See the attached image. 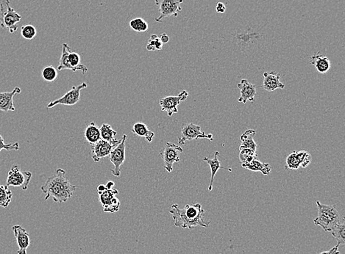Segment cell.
Wrapping results in <instances>:
<instances>
[{"label":"cell","instance_id":"cell-1","mask_svg":"<svg viewBox=\"0 0 345 254\" xmlns=\"http://www.w3.org/2000/svg\"><path fill=\"white\" fill-rule=\"evenodd\" d=\"M77 186L72 185L66 176V172L59 168L48 178L41 190L45 194V200L52 198L56 203H66L72 196Z\"/></svg>","mask_w":345,"mask_h":254},{"label":"cell","instance_id":"cell-2","mask_svg":"<svg viewBox=\"0 0 345 254\" xmlns=\"http://www.w3.org/2000/svg\"><path fill=\"white\" fill-rule=\"evenodd\" d=\"M176 227L182 228H192L197 226L208 228L210 222L204 221L203 216L205 210L202 208L200 204H186L183 208H179L178 204H173L169 210Z\"/></svg>","mask_w":345,"mask_h":254},{"label":"cell","instance_id":"cell-3","mask_svg":"<svg viewBox=\"0 0 345 254\" xmlns=\"http://www.w3.org/2000/svg\"><path fill=\"white\" fill-rule=\"evenodd\" d=\"M318 216L314 219L315 225L319 226L324 232H330L334 226L341 222L340 214L335 205H326L316 202Z\"/></svg>","mask_w":345,"mask_h":254},{"label":"cell","instance_id":"cell-4","mask_svg":"<svg viewBox=\"0 0 345 254\" xmlns=\"http://www.w3.org/2000/svg\"><path fill=\"white\" fill-rule=\"evenodd\" d=\"M58 70H71L76 72L80 70L84 74L87 73L88 68L85 65L81 64V58L78 53L72 50L70 46L67 44H63L62 54L60 58Z\"/></svg>","mask_w":345,"mask_h":254},{"label":"cell","instance_id":"cell-5","mask_svg":"<svg viewBox=\"0 0 345 254\" xmlns=\"http://www.w3.org/2000/svg\"><path fill=\"white\" fill-rule=\"evenodd\" d=\"M9 0H3L0 3V26L3 29H8L11 34L17 30V24L22 20L20 16L12 6Z\"/></svg>","mask_w":345,"mask_h":254},{"label":"cell","instance_id":"cell-6","mask_svg":"<svg viewBox=\"0 0 345 254\" xmlns=\"http://www.w3.org/2000/svg\"><path fill=\"white\" fill-rule=\"evenodd\" d=\"M33 174L30 172H23L20 166L14 164L8 174L7 186L20 188L23 190L28 189Z\"/></svg>","mask_w":345,"mask_h":254},{"label":"cell","instance_id":"cell-7","mask_svg":"<svg viewBox=\"0 0 345 254\" xmlns=\"http://www.w3.org/2000/svg\"><path fill=\"white\" fill-rule=\"evenodd\" d=\"M183 0H155V4L158 7L159 16L155 18L157 22H162L167 17H177L181 12V4Z\"/></svg>","mask_w":345,"mask_h":254},{"label":"cell","instance_id":"cell-8","mask_svg":"<svg viewBox=\"0 0 345 254\" xmlns=\"http://www.w3.org/2000/svg\"><path fill=\"white\" fill-rule=\"evenodd\" d=\"M183 152V148L180 146L167 142L164 150L160 152L159 156L164 160V168L168 173H171L173 170V166L175 162H180V154Z\"/></svg>","mask_w":345,"mask_h":254},{"label":"cell","instance_id":"cell-9","mask_svg":"<svg viewBox=\"0 0 345 254\" xmlns=\"http://www.w3.org/2000/svg\"><path fill=\"white\" fill-rule=\"evenodd\" d=\"M127 138H128V136L124 134L122 139L120 140V142L113 148L108 156L110 161L114 166V169L111 170V174L116 177L120 176L121 169H122L121 168L125 161V148H126L125 142Z\"/></svg>","mask_w":345,"mask_h":254},{"label":"cell","instance_id":"cell-10","mask_svg":"<svg viewBox=\"0 0 345 254\" xmlns=\"http://www.w3.org/2000/svg\"><path fill=\"white\" fill-rule=\"evenodd\" d=\"M208 139L213 141V134H206L201 131V126L194 124H186L181 128V136L178 138V144L184 145L186 141L193 140Z\"/></svg>","mask_w":345,"mask_h":254},{"label":"cell","instance_id":"cell-11","mask_svg":"<svg viewBox=\"0 0 345 254\" xmlns=\"http://www.w3.org/2000/svg\"><path fill=\"white\" fill-rule=\"evenodd\" d=\"M87 86L86 82H83L79 86H73L71 90L66 92L62 97L54 100V101L50 102L47 106V108L51 109V108L59 104L67 105V106H72V105L76 104L77 103L79 102L80 100H81V90L86 88Z\"/></svg>","mask_w":345,"mask_h":254},{"label":"cell","instance_id":"cell-12","mask_svg":"<svg viewBox=\"0 0 345 254\" xmlns=\"http://www.w3.org/2000/svg\"><path fill=\"white\" fill-rule=\"evenodd\" d=\"M188 96H189V92L186 90H183L178 96H169L161 98L159 100L161 111L167 112L169 117H171L174 114H178L179 105L182 102L186 100Z\"/></svg>","mask_w":345,"mask_h":254},{"label":"cell","instance_id":"cell-13","mask_svg":"<svg viewBox=\"0 0 345 254\" xmlns=\"http://www.w3.org/2000/svg\"><path fill=\"white\" fill-rule=\"evenodd\" d=\"M100 200L105 212L114 213L118 212L120 206V200L117 196L119 194L118 190L106 189L103 192H98Z\"/></svg>","mask_w":345,"mask_h":254},{"label":"cell","instance_id":"cell-14","mask_svg":"<svg viewBox=\"0 0 345 254\" xmlns=\"http://www.w3.org/2000/svg\"><path fill=\"white\" fill-rule=\"evenodd\" d=\"M14 236L18 244L19 249L17 254H27V250L31 244L30 234L27 232L24 227L20 225H14L12 227Z\"/></svg>","mask_w":345,"mask_h":254},{"label":"cell","instance_id":"cell-15","mask_svg":"<svg viewBox=\"0 0 345 254\" xmlns=\"http://www.w3.org/2000/svg\"><path fill=\"white\" fill-rule=\"evenodd\" d=\"M117 145L107 142L101 139L98 142L92 145V156L95 162H99L103 158H107L111 150Z\"/></svg>","mask_w":345,"mask_h":254},{"label":"cell","instance_id":"cell-16","mask_svg":"<svg viewBox=\"0 0 345 254\" xmlns=\"http://www.w3.org/2000/svg\"><path fill=\"white\" fill-rule=\"evenodd\" d=\"M238 88L240 90V97L238 102L242 104H246L247 102H254L256 96V86L249 82L247 80H241L238 84Z\"/></svg>","mask_w":345,"mask_h":254},{"label":"cell","instance_id":"cell-17","mask_svg":"<svg viewBox=\"0 0 345 254\" xmlns=\"http://www.w3.org/2000/svg\"><path fill=\"white\" fill-rule=\"evenodd\" d=\"M262 88L268 92H273L277 89H284L285 86L280 82V74L275 72H265Z\"/></svg>","mask_w":345,"mask_h":254},{"label":"cell","instance_id":"cell-18","mask_svg":"<svg viewBox=\"0 0 345 254\" xmlns=\"http://www.w3.org/2000/svg\"><path fill=\"white\" fill-rule=\"evenodd\" d=\"M21 92L20 88L16 87L12 92H0V111L6 112L15 111L14 97L16 94H20Z\"/></svg>","mask_w":345,"mask_h":254},{"label":"cell","instance_id":"cell-19","mask_svg":"<svg viewBox=\"0 0 345 254\" xmlns=\"http://www.w3.org/2000/svg\"><path fill=\"white\" fill-rule=\"evenodd\" d=\"M310 62L311 65L314 66L317 72L321 74L327 73L330 70V66H331L330 60L319 53H315L313 56H312L310 57Z\"/></svg>","mask_w":345,"mask_h":254},{"label":"cell","instance_id":"cell-20","mask_svg":"<svg viewBox=\"0 0 345 254\" xmlns=\"http://www.w3.org/2000/svg\"><path fill=\"white\" fill-rule=\"evenodd\" d=\"M219 156V152H216L214 154V158L213 159H209L208 158H204L203 161L205 162L208 163V166H210V168H211V182H210L209 186H208V190L211 192L213 189V184H214V180L215 176H216V173H217L218 170L219 169H225V170H229V172H232V169L222 167V164H221L220 161L218 160V156Z\"/></svg>","mask_w":345,"mask_h":254},{"label":"cell","instance_id":"cell-21","mask_svg":"<svg viewBox=\"0 0 345 254\" xmlns=\"http://www.w3.org/2000/svg\"><path fill=\"white\" fill-rule=\"evenodd\" d=\"M255 134H256V132L253 130H248L244 132L241 136V144L240 145L239 150L240 148H247V150L256 152L258 146L254 140Z\"/></svg>","mask_w":345,"mask_h":254},{"label":"cell","instance_id":"cell-22","mask_svg":"<svg viewBox=\"0 0 345 254\" xmlns=\"http://www.w3.org/2000/svg\"><path fill=\"white\" fill-rule=\"evenodd\" d=\"M84 137L91 145L98 142L101 140L100 127L97 126L95 122H91L85 130Z\"/></svg>","mask_w":345,"mask_h":254},{"label":"cell","instance_id":"cell-23","mask_svg":"<svg viewBox=\"0 0 345 254\" xmlns=\"http://www.w3.org/2000/svg\"><path fill=\"white\" fill-rule=\"evenodd\" d=\"M132 132L139 137L144 138L148 142H151L155 137V133L149 130L148 126L144 123H136L132 128Z\"/></svg>","mask_w":345,"mask_h":254},{"label":"cell","instance_id":"cell-24","mask_svg":"<svg viewBox=\"0 0 345 254\" xmlns=\"http://www.w3.org/2000/svg\"><path fill=\"white\" fill-rule=\"evenodd\" d=\"M242 166L244 168L248 169L251 172H261L263 175H269L272 168L268 163L262 162L258 159L253 160L248 164Z\"/></svg>","mask_w":345,"mask_h":254},{"label":"cell","instance_id":"cell-25","mask_svg":"<svg viewBox=\"0 0 345 254\" xmlns=\"http://www.w3.org/2000/svg\"><path fill=\"white\" fill-rule=\"evenodd\" d=\"M100 134H101V139L107 141V142H111L114 145H117L120 140H118L115 138V136H117V132L114 130L112 126L108 124H103L102 126L100 127Z\"/></svg>","mask_w":345,"mask_h":254},{"label":"cell","instance_id":"cell-26","mask_svg":"<svg viewBox=\"0 0 345 254\" xmlns=\"http://www.w3.org/2000/svg\"><path fill=\"white\" fill-rule=\"evenodd\" d=\"M344 230V220L343 219L342 221H341L340 224L335 226L333 230L330 232H331L332 236L337 241V244H338V246H341H341H344L345 244Z\"/></svg>","mask_w":345,"mask_h":254},{"label":"cell","instance_id":"cell-27","mask_svg":"<svg viewBox=\"0 0 345 254\" xmlns=\"http://www.w3.org/2000/svg\"><path fill=\"white\" fill-rule=\"evenodd\" d=\"M13 194L7 185H0V206L7 208L12 202Z\"/></svg>","mask_w":345,"mask_h":254},{"label":"cell","instance_id":"cell-28","mask_svg":"<svg viewBox=\"0 0 345 254\" xmlns=\"http://www.w3.org/2000/svg\"><path fill=\"white\" fill-rule=\"evenodd\" d=\"M238 158H239L241 166H244V164H248L253 160L258 159V155L256 152H254L253 150H247V148H240Z\"/></svg>","mask_w":345,"mask_h":254},{"label":"cell","instance_id":"cell-29","mask_svg":"<svg viewBox=\"0 0 345 254\" xmlns=\"http://www.w3.org/2000/svg\"><path fill=\"white\" fill-rule=\"evenodd\" d=\"M130 28L135 32H147L149 29V24L144 18H135L132 20L129 23Z\"/></svg>","mask_w":345,"mask_h":254},{"label":"cell","instance_id":"cell-30","mask_svg":"<svg viewBox=\"0 0 345 254\" xmlns=\"http://www.w3.org/2000/svg\"><path fill=\"white\" fill-rule=\"evenodd\" d=\"M299 167H300V162L298 159L296 150H294L287 156L286 169V170H297Z\"/></svg>","mask_w":345,"mask_h":254},{"label":"cell","instance_id":"cell-31","mask_svg":"<svg viewBox=\"0 0 345 254\" xmlns=\"http://www.w3.org/2000/svg\"><path fill=\"white\" fill-rule=\"evenodd\" d=\"M42 76L45 81L54 82L58 78V70L53 66H48L42 70Z\"/></svg>","mask_w":345,"mask_h":254},{"label":"cell","instance_id":"cell-32","mask_svg":"<svg viewBox=\"0 0 345 254\" xmlns=\"http://www.w3.org/2000/svg\"><path fill=\"white\" fill-rule=\"evenodd\" d=\"M163 48L162 42L160 40V38L158 36L151 35L150 39H149L148 43L147 45V50L148 51H158L161 50Z\"/></svg>","mask_w":345,"mask_h":254},{"label":"cell","instance_id":"cell-33","mask_svg":"<svg viewBox=\"0 0 345 254\" xmlns=\"http://www.w3.org/2000/svg\"><path fill=\"white\" fill-rule=\"evenodd\" d=\"M258 38V35L256 34H238L236 36L238 44L241 46H248L249 44H252L254 40H256Z\"/></svg>","mask_w":345,"mask_h":254},{"label":"cell","instance_id":"cell-34","mask_svg":"<svg viewBox=\"0 0 345 254\" xmlns=\"http://www.w3.org/2000/svg\"><path fill=\"white\" fill-rule=\"evenodd\" d=\"M37 34L35 26L32 24H26L22 26L21 35L26 40H32Z\"/></svg>","mask_w":345,"mask_h":254},{"label":"cell","instance_id":"cell-35","mask_svg":"<svg viewBox=\"0 0 345 254\" xmlns=\"http://www.w3.org/2000/svg\"><path fill=\"white\" fill-rule=\"evenodd\" d=\"M296 154L300 162V167L306 168L311 162V156L310 154L306 150H296Z\"/></svg>","mask_w":345,"mask_h":254},{"label":"cell","instance_id":"cell-36","mask_svg":"<svg viewBox=\"0 0 345 254\" xmlns=\"http://www.w3.org/2000/svg\"><path fill=\"white\" fill-rule=\"evenodd\" d=\"M20 150V144L18 142H14V144H6L4 138L0 134V152L3 150Z\"/></svg>","mask_w":345,"mask_h":254},{"label":"cell","instance_id":"cell-37","mask_svg":"<svg viewBox=\"0 0 345 254\" xmlns=\"http://www.w3.org/2000/svg\"><path fill=\"white\" fill-rule=\"evenodd\" d=\"M226 10V7L222 2H218L216 6V12L218 14H224Z\"/></svg>","mask_w":345,"mask_h":254},{"label":"cell","instance_id":"cell-38","mask_svg":"<svg viewBox=\"0 0 345 254\" xmlns=\"http://www.w3.org/2000/svg\"><path fill=\"white\" fill-rule=\"evenodd\" d=\"M338 246H339L337 244L336 246H335V247H333V248L330 249V250L321 252V253L319 254H340V252H338Z\"/></svg>","mask_w":345,"mask_h":254},{"label":"cell","instance_id":"cell-39","mask_svg":"<svg viewBox=\"0 0 345 254\" xmlns=\"http://www.w3.org/2000/svg\"><path fill=\"white\" fill-rule=\"evenodd\" d=\"M160 40L162 42L163 44H164L169 43V36H168L167 34H161V38H160Z\"/></svg>","mask_w":345,"mask_h":254},{"label":"cell","instance_id":"cell-40","mask_svg":"<svg viewBox=\"0 0 345 254\" xmlns=\"http://www.w3.org/2000/svg\"><path fill=\"white\" fill-rule=\"evenodd\" d=\"M106 189H107V188H106V184H99L98 186H97V191H98V192H103V191L106 190Z\"/></svg>","mask_w":345,"mask_h":254},{"label":"cell","instance_id":"cell-41","mask_svg":"<svg viewBox=\"0 0 345 254\" xmlns=\"http://www.w3.org/2000/svg\"><path fill=\"white\" fill-rule=\"evenodd\" d=\"M114 185H115V183H114V182L109 181L107 184H106V186L108 190H111L114 188Z\"/></svg>","mask_w":345,"mask_h":254}]
</instances>
